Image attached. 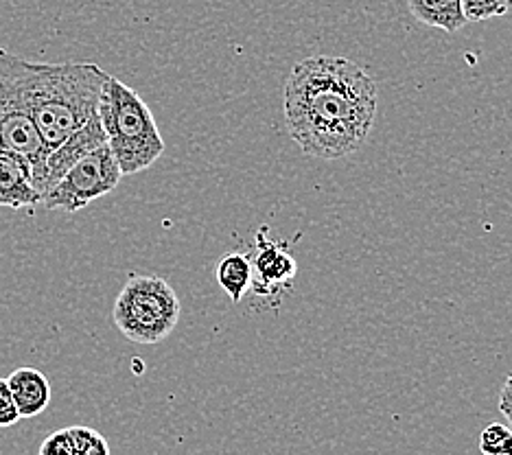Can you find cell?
<instances>
[{
  "label": "cell",
  "instance_id": "obj_1",
  "mask_svg": "<svg viewBox=\"0 0 512 455\" xmlns=\"http://www.w3.org/2000/svg\"><path fill=\"white\" fill-rule=\"evenodd\" d=\"M379 90L362 66L337 55L298 62L285 81L283 112L302 154L340 160L362 149L377 116Z\"/></svg>",
  "mask_w": 512,
  "mask_h": 455
},
{
  "label": "cell",
  "instance_id": "obj_2",
  "mask_svg": "<svg viewBox=\"0 0 512 455\" xmlns=\"http://www.w3.org/2000/svg\"><path fill=\"white\" fill-rule=\"evenodd\" d=\"M110 73L92 62H25V99L49 154L99 114L103 84Z\"/></svg>",
  "mask_w": 512,
  "mask_h": 455
},
{
  "label": "cell",
  "instance_id": "obj_3",
  "mask_svg": "<svg viewBox=\"0 0 512 455\" xmlns=\"http://www.w3.org/2000/svg\"><path fill=\"white\" fill-rule=\"evenodd\" d=\"M99 121L123 175L141 173L165 154V140L149 105L112 75L101 90Z\"/></svg>",
  "mask_w": 512,
  "mask_h": 455
},
{
  "label": "cell",
  "instance_id": "obj_4",
  "mask_svg": "<svg viewBox=\"0 0 512 455\" xmlns=\"http://www.w3.org/2000/svg\"><path fill=\"white\" fill-rule=\"evenodd\" d=\"M180 298L165 278L132 276L114 302L112 320L134 344H158L180 322Z\"/></svg>",
  "mask_w": 512,
  "mask_h": 455
},
{
  "label": "cell",
  "instance_id": "obj_5",
  "mask_svg": "<svg viewBox=\"0 0 512 455\" xmlns=\"http://www.w3.org/2000/svg\"><path fill=\"white\" fill-rule=\"evenodd\" d=\"M25 62L0 49V147L25 156L33 167V186L44 193L42 138L25 99Z\"/></svg>",
  "mask_w": 512,
  "mask_h": 455
},
{
  "label": "cell",
  "instance_id": "obj_6",
  "mask_svg": "<svg viewBox=\"0 0 512 455\" xmlns=\"http://www.w3.org/2000/svg\"><path fill=\"white\" fill-rule=\"evenodd\" d=\"M123 178L119 162L112 156L108 143L92 149L66 171L64 178L53 189L42 195L44 208L77 213L99 197L112 193Z\"/></svg>",
  "mask_w": 512,
  "mask_h": 455
},
{
  "label": "cell",
  "instance_id": "obj_7",
  "mask_svg": "<svg viewBox=\"0 0 512 455\" xmlns=\"http://www.w3.org/2000/svg\"><path fill=\"white\" fill-rule=\"evenodd\" d=\"M267 226L256 235V256L252 259V291L259 296H276L294 285L298 263L285 243L265 239Z\"/></svg>",
  "mask_w": 512,
  "mask_h": 455
},
{
  "label": "cell",
  "instance_id": "obj_8",
  "mask_svg": "<svg viewBox=\"0 0 512 455\" xmlns=\"http://www.w3.org/2000/svg\"><path fill=\"white\" fill-rule=\"evenodd\" d=\"M106 140V132H103L99 114L95 119L88 121L81 130H77L73 136H68L60 147H55L53 151H49L44 158V193L53 189V186L60 182L66 171L71 169L77 160L84 158L86 154H90L92 149L101 147ZM42 193V195H44Z\"/></svg>",
  "mask_w": 512,
  "mask_h": 455
},
{
  "label": "cell",
  "instance_id": "obj_9",
  "mask_svg": "<svg viewBox=\"0 0 512 455\" xmlns=\"http://www.w3.org/2000/svg\"><path fill=\"white\" fill-rule=\"evenodd\" d=\"M42 202V193L33 186L31 162L16 151L0 147V208H29Z\"/></svg>",
  "mask_w": 512,
  "mask_h": 455
},
{
  "label": "cell",
  "instance_id": "obj_10",
  "mask_svg": "<svg viewBox=\"0 0 512 455\" xmlns=\"http://www.w3.org/2000/svg\"><path fill=\"white\" fill-rule=\"evenodd\" d=\"M20 418L42 414L51 403V383L36 368H18L7 379Z\"/></svg>",
  "mask_w": 512,
  "mask_h": 455
},
{
  "label": "cell",
  "instance_id": "obj_11",
  "mask_svg": "<svg viewBox=\"0 0 512 455\" xmlns=\"http://www.w3.org/2000/svg\"><path fill=\"white\" fill-rule=\"evenodd\" d=\"M407 7L425 27L456 33L467 25L462 14V0H407Z\"/></svg>",
  "mask_w": 512,
  "mask_h": 455
},
{
  "label": "cell",
  "instance_id": "obj_12",
  "mask_svg": "<svg viewBox=\"0 0 512 455\" xmlns=\"http://www.w3.org/2000/svg\"><path fill=\"white\" fill-rule=\"evenodd\" d=\"M215 278L219 287L224 289L228 298L237 305L252 287V259L248 254L239 252L226 254L224 259L217 263Z\"/></svg>",
  "mask_w": 512,
  "mask_h": 455
},
{
  "label": "cell",
  "instance_id": "obj_13",
  "mask_svg": "<svg viewBox=\"0 0 512 455\" xmlns=\"http://www.w3.org/2000/svg\"><path fill=\"white\" fill-rule=\"evenodd\" d=\"M512 9V0H462V14L467 22L502 18Z\"/></svg>",
  "mask_w": 512,
  "mask_h": 455
},
{
  "label": "cell",
  "instance_id": "obj_14",
  "mask_svg": "<svg viewBox=\"0 0 512 455\" xmlns=\"http://www.w3.org/2000/svg\"><path fill=\"white\" fill-rule=\"evenodd\" d=\"M480 451L484 455H512V429L491 423L480 434Z\"/></svg>",
  "mask_w": 512,
  "mask_h": 455
},
{
  "label": "cell",
  "instance_id": "obj_15",
  "mask_svg": "<svg viewBox=\"0 0 512 455\" xmlns=\"http://www.w3.org/2000/svg\"><path fill=\"white\" fill-rule=\"evenodd\" d=\"M20 420L14 394L9 390L7 379H0V427H11Z\"/></svg>",
  "mask_w": 512,
  "mask_h": 455
},
{
  "label": "cell",
  "instance_id": "obj_16",
  "mask_svg": "<svg viewBox=\"0 0 512 455\" xmlns=\"http://www.w3.org/2000/svg\"><path fill=\"white\" fill-rule=\"evenodd\" d=\"M40 455H77L75 447L71 445V438H68V431H55L49 438L42 442Z\"/></svg>",
  "mask_w": 512,
  "mask_h": 455
},
{
  "label": "cell",
  "instance_id": "obj_17",
  "mask_svg": "<svg viewBox=\"0 0 512 455\" xmlns=\"http://www.w3.org/2000/svg\"><path fill=\"white\" fill-rule=\"evenodd\" d=\"M499 412L508 420V427L512 429V375L506 377L502 392H499Z\"/></svg>",
  "mask_w": 512,
  "mask_h": 455
},
{
  "label": "cell",
  "instance_id": "obj_18",
  "mask_svg": "<svg viewBox=\"0 0 512 455\" xmlns=\"http://www.w3.org/2000/svg\"><path fill=\"white\" fill-rule=\"evenodd\" d=\"M79 455H110V447H108L106 438H103L101 434H97L95 438H92L90 445L84 451H81Z\"/></svg>",
  "mask_w": 512,
  "mask_h": 455
}]
</instances>
